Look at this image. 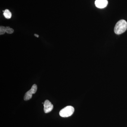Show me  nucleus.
I'll use <instances>...</instances> for the list:
<instances>
[{
	"label": "nucleus",
	"mask_w": 127,
	"mask_h": 127,
	"mask_svg": "<svg viewBox=\"0 0 127 127\" xmlns=\"http://www.w3.org/2000/svg\"><path fill=\"white\" fill-rule=\"evenodd\" d=\"M127 29V22L125 20H121L116 23L114 27V32L118 35L125 32Z\"/></svg>",
	"instance_id": "obj_1"
},
{
	"label": "nucleus",
	"mask_w": 127,
	"mask_h": 127,
	"mask_svg": "<svg viewBox=\"0 0 127 127\" xmlns=\"http://www.w3.org/2000/svg\"><path fill=\"white\" fill-rule=\"evenodd\" d=\"M75 109L71 106H67L62 109L59 112V115L62 117H68L71 116L74 112Z\"/></svg>",
	"instance_id": "obj_2"
},
{
	"label": "nucleus",
	"mask_w": 127,
	"mask_h": 127,
	"mask_svg": "<svg viewBox=\"0 0 127 127\" xmlns=\"http://www.w3.org/2000/svg\"><path fill=\"white\" fill-rule=\"evenodd\" d=\"M37 90V86L36 84H34L32 87L31 89L28 91L26 93L24 96V100L25 101H28L32 98V95L36 92Z\"/></svg>",
	"instance_id": "obj_3"
},
{
	"label": "nucleus",
	"mask_w": 127,
	"mask_h": 127,
	"mask_svg": "<svg viewBox=\"0 0 127 127\" xmlns=\"http://www.w3.org/2000/svg\"><path fill=\"white\" fill-rule=\"evenodd\" d=\"M44 111L45 113H47L52 111L53 106L52 103L48 100H46L43 103Z\"/></svg>",
	"instance_id": "obj_4"
},
{
	"label": "nucleus",
	"mask_w": 127,
	"mask_h": 127,
	"mask_svg": "<svg viewBox=\"0 0 127 127\" xmlns=\"http://www.w3.org/2000/svg\"><path fill=\"white\" fill-rule=\"evenodd\" d=\"M107 0H96L95 4L96 7L100 9H103L107 6L108 4Z\"/></svg>",
	"instance_id": "obj_5"
},
{
	"label": "nucleus",
	"mask_w": 127,
	"mask_h": 127,
	"mask_svg": "<svg viewBox=\"0 0 127 127\" xmlns=\"http://www.w3.org/2000/svg\"><path fill=\"white\" fill-rule=\"evenodd\" d=\"M3 12H4L3 15H4L5 18L8 19H10L11 18L12 16L11 13L9 10L6 9L4 11H3Z\"/></svg>",
	"instance_id": "obj_6"
},
{
	"label": "nucleus",
	"mask_w": 127,
	"mask_h": 127,
	"mask_svg": "<svg viewBox=\"0 0 127 127\" xmlns=\"http://www.w3.org/2000/svg\"><path fill=\"white\" fill-rule=\"evenodd\" d=\"M6 32V27L3 26H0V35H4Z\"/></svg>",
	"instance_id": "obj_7"
},
{
	"label": "nucleus",
	"mask_w": 127,
	"mask_h": 127,
	"mask_svg": "<svg viewBox=\"0 0 127 127\" xmlns=\"http://www.w3.org/2000/svg\"><path fill=\"white\" fill-rule=\"evenodd\" d=\"M6 32L7 34H11L14 32V30L12 28H10L9 27H6Z\"/></svg>",
	"instance_id": "obj_8"
},
{
	"label": "nucleus",
	"mask_w": 127,
	"mask_h": 127,
	"mask_svg": "<svg viewBox=\"0 0 127 127\" xmlns=\"http://www.w3.org/2000/svg\"><path fill=\"white\" fill-rule=\"evenodd\" d=\"M34 36H35L36 37H39V35H37V34H34Z\"/></svg>",
	"instance_id": "obj_9"
}]
</instances>
